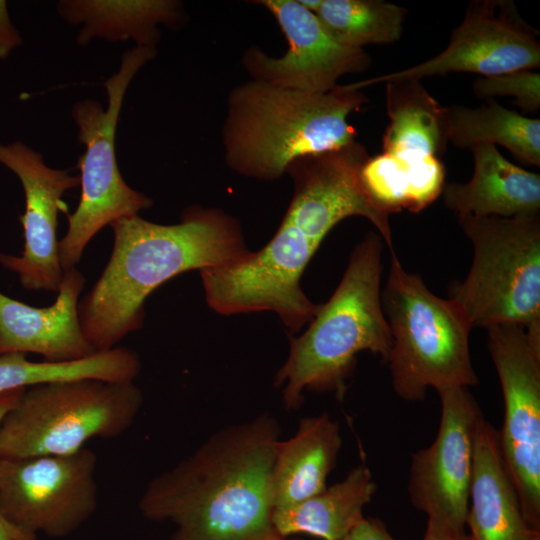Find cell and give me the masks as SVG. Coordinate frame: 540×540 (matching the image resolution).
Returning <instances> with one entry per match:
<instances>
[{
    "label": "cell",
    "instance_id": "obj_9",
    "mask_svg": "<svg viewBox=\"0 0 540 540\" xmlns=\"http://www.w3.org/2000/svg\"><path fill=\"white\" fill-rule=\"evenodd\" d=\"M153 46H135L122 55L119 70L106 80V109L96 100L75 104L72 117L78 139L85 146L79 159L81 195L68 218V229L58 242L63 270L76 267L89 241L106 225L138 215L152 200L122 178L115 153L116 127L126 90L138 70L156 56Z\"/></svg>",
    "mask_w": 540,
    "mask_h": 540
},
{
    "label": "cell",
    "instance_id": "obj_5",
    "mask_svg": "<svg viewBox=\"0 0 540 540\" xmlns=\"http://www.w3.org/2000/svg\"><path fill=\"white\" fill-rule=\"evenodd\" d=\"M382 249V237L369 232L352 251L329 300L303 334L291 337L288 357L274 377L287 410L299 407L304 390L343 398L362 351L387 362L392 338L381 304Z\"/></svg>",
    "mask_w": 540,
    "mask_h": 540
},
{
    "label": "cell",
    "instance_id": "obj_15",
    "mask_svg": "<svg viewBox=\"0 0 540 540\" xmlns=\"http://www.w3.org/2000/svg\"><path fill=\"white\" fill-rule=\"evenodd\" d=\"M0 164L20 180L25 211L19 217L24 232L21 255L0 253V264L18 275L28 290L58 292L64 270L56 237L63 194L80 185V177L48 167L41 154L20 141L0 143Z\"/></svg>",
    "mask_w": 540,
    "mask_h": 540
},
{
    "label": "cell",
    "instance_id": "obj_2",
    "mask_svg": "<svg viewBox=\"0 0 540 540\" xmlns=\"http://www.w3.org/2000/svg\"><path fill=\"white\" fill-rule=\"evenodd\" d=\"M280 433L269 413L216 431L148 483L141 513L173 522L169 540L276 539L271 475Z\"/></svg>",
    "mask_w": 540,
    "mask_h": 540
},
{
    "label": "cell",
    "instance_id": "obj_33",
    "mask_svg": "<svg viewBox=\"0 0 540 540\" xmlns=\"http://www.w3.org/2000/svg\"><path fill=\"white\" fill-rule=\"evenodd\" d=\"M308 11L317 13L323 0H297Z\"/></svg>",
    "mask_w": 540,
    "mask_h": 540
},
{
    "label": "cell",
    "instance_id": "obj_26",
    "mask_svg": "<svg viewBox=\"0 0 540 540\" xmlns=\"http://www.w3.org/2000/svg\"><path fill=\"white\" fill-rule=\"evenodd\" d=\"M316 15L336 40L363 48L397 42L407 10L384 0H323Z\"/></svg>",
    "mask_w": 540,
    "mask_h": 540
},
{
    "label": "cell",
    "instance_id": "obj_20",
    "mask_svg": "<svg viewBox=\"0 0 540 540\" xmlns=\"http://www.w3.org/2000/svg\"><path fill=\"white\" fill-rule=\"evenodd\" d=\"M365 463L340 482L297 504L275 508L272 524L281 537L304 533L322 540H342L364 519L363 509L376 492Z\"/></svg>",
    "mask_w": 540,
    "mask_h": 540
},
{
    "label": "cell",
    "instance_id": "obj_1",
    "mask_svg": "<svg viewBox=\"0 0 540 540\" xmlns=\"http://www.w3.org/2000/svg\"><path fill=\"white\" fill-rule=\"evenodd\" d=\"M285 173L293 196L272 239L230 264L199 271L206 302L222 315L272 311L291 332L310 322L319 305L300 279L328 232L350 216L373 221L377 210L360 180L358 161L333 150L298 157Z\"/></svg>",
    "mask_w": 540,
    "mask_h": 540
},
{
    "label": "cell",
    "instance_id": "obj_10",
    "mask_svg": "<svg viewBox=\"0 0 540 540\" xmlns=\"http://www.w3.org/2000/svg\"><path fill=\"white\" fill-rule=\"evenodd\" d=\"M96 454L0 459V509L19 530L65 537L97 508Z\"/></svg>",
    "mask_w": 540,
    "mask_h": 540
},
{
    "label": "cell",
    "instance_id": "obj_4",
    "mask_svg": "<svg viewBox=\"0 0 540 540\" xmlns=\"http://www.w3.org/2000/svg\"><path fill=\"white\" fill-rule=\"evenodd\" d=\"M366 102L352 83L312 93L248 81L228 97L222 132L225 160L241 175L277 180L292 160L355 141L347 118Z\"/></svg>",
    "mask_w": 540,
    "mask_h": 540
},
{
    "label": "cell",
    "instance_id": "obj_30",
    "mask_svg": "<svg viewBox=\"0 0 540 540\" xmlns=\"http://www.w3.org/2000/svg\"><path fill=\"white\" fill-rule=\"evenodd\" d=\"M0 540H37V536L27 534L12 525L0 509Z\"/></svg>",
    "mask_w": 540,
    "mask_h": 540
},
{
    "label": "cell",
    "instance_id": "obj_34",
    "mask_svg": "<svg viewBox=\"0 0 540 540\" xmlns=\"http://www.w3.org/2000/svg\"><path fill=\"white\" fill-rule=\"evenodd\" d=\"M274 540H303V539H288L287 537H281V536H278L276 539Z\"/></svg>",
    "mask_w": 540,
    "mask_h": 540
},
{
    "label": "cell",
    "instance_id": "obj_32",
    "mask_svg": "<svg viewBox=\"0 0 540 540\" xmlns=\"http://www.w3.org/2000/svg\"><path fill=\"white\" fill-rule=\"evenodd\" d=\"M25 388L14 389L0 393V426L5 415L16 404Z\"/></svg>",
    "mask_w": 540,
    "mask_h": 540
},
{
    "label": "cell",
    "instance_id": "obj_3",
    "mask_svg": "<svg viewBox=\"0 0 540 540\" xmlns=\"http://www.w3.org/2000/svg\"><path fill=\"white\" fill-rule=\"evenodd\" d=\"M110 226L111 256L78 306L82 331L96 351L114 348L142 328L144 302L164 282L230 264L249 252L238 221L218 209L192 206L173 225L134 215Z\"/></svg>",
    "mask_w": 540,
    "mask_h": 540
},
{
    "label": "cell",
    "instance_id": "obj_31",
    "mask_svg": "<svg viewBox=\"0 0 540 540\" xmlns=\"http://www.w3.org/2000/svg\"><path fill=\"white\" fill-rule=\"evenodd\" d=\"M422 540H472V538L466 532L456 533L427 524Z\"/></svg>",
    "mask_w": 540,
    "mask_h": 540
},
{
    "label": "cell",
    "instance_id": "obj_17",
    "mask_svg": "<svg viewBox=\"0 0 540 540\" xmlns=\"http://www.w3.org/2000/svg\"><path fill=\"white\" fill-rule=\"evenodd\" d=\"M466 525L472 540H540V530L524 516L501 455L498 432L484 416L475 435Z\"/></svg>",
    "mask_w": 540,
    "mask_h": 540
},
{
    "label": "cell",
    "instance_id": "obj_22",
    "mask_svg": "<svg viewBox=\"0 0 540 540\" xmlns=\"http://www.w3.org/2000/svg\"><path fill=\"white\" fill-rule=\"evenodd\" d=\"M389 117L382 139L383 152L402 159L440 158L448 144L446 107L421 84L403 79L385 83Z\"/></svg>",
    "mask_w": 540,
    "mask_h": 540
},
{
    "label": "cell",
    "instance_id": "obj_12",
    "mask_svg": "<svg viewBox=\"0 0 540 540\" xmlns=\"http://www.w3.org/2000/svg\"><path fill=\"white\" fill-rule=\"evenodd\" d=\"M540 67L539 31L512 0H473L448 45L409 68L352 83L357 89L389 81L469 72L481 77Z\"/></svg>",
    "mask_w": 540,
    "mask_h": 540
},
{
    "label": "cell",
    "instance_id": "obj_6",
    "mask_svg": "<svg viewBox=\"0 0 540 540\" xmlns=\"http://www.w3.org/2000/svg\"><path fill=\"white\" fill-rule=\"evenodd\" d=\"M381 304L392 344L387 359L394 392L415 402L429 388H469L478 383L465 315L450 299L433 294L422 278L406 271L393 250Z\"/></svg>",
    "mask_w": 540,
    "mask_h": 540
},
{
    "label": "cell",
    "instance_id": "obj_14",
    "mask_svg": "<svg viewBox=\"0 0 540 540\" xmlns=\"http://www.w3.org/2000/svg\"><path fill=\"white\" fill-rule=\"evenodd\" d=\"M279 24L288 41L279 58L251 47L243 55V66L253 80L304 92L324 93L338 79L368 69L371 59L364 48L336 40L317 15L297 0H260Z\"/></svg>",
    "mask_w": 540,
    "mask_h": 540
},
{
    "label": "cell",
    "instance_id": "obj_29",
    "mask_svg": "<svg viewBox=\"0 0 540 540\" xmlns=\"http://www.w3.org/2000/svg\"><path fill=\"white\" fill-rule=\"evenodd\" d=\"M342 540H396L375 518H364Z\"/></svg>",
    "mask_w": 540,
    "mask_h": 540
},
{
    "label": "cell",
    "instance_id": "obj_13",
    "mask_svg": "<svg viewBox=\"0 0 540 540\" xmlns=\"http://www.w3.org/2000/svg\"><path fill=\"white\" fill-rule=\"evenodd\" d=\"M441 416L433 443L412 455L408 494L428 525L465 532L475 435L483 414L468 388L437 391Z\"/></svg>",
    "mask_w": 540,
    "mask_h": 540
},
{
    "label": "cell",
    "instance_id": "obj_18",
    "mask_svg": "<svg viewBox=\"0 0 540 540\" xmlns=\"http://www.w3.org/2000/svg\"><path fill=\"white\" fill-rule=\"evenodd\" d=\"M470 151L474 162L471 179L447 183L442 192L445 206L458 219L539 213V174L514 165L492 144H476Z\"/></svg>",
    "mask_w": 540,
    "mask_h": 540
},
{
    "label": "cell",
    "instance_id": "obj_19",
    "mask_svg": "<svg viewBox=\"0 0 540 540\" xmlns=\"http://www.w3.org/2000/svg\"><path fill=\"white\" fill-rule=\"evenodd\" d=\"M341 446L340 427L328 414L301 419L295 434L276 445L271 475L274 509L323 491Z\"/></svg>",
    "mask_w": 540,
    "mask_h": 540
},
{
    "label": "cell",
    "instance_id": "obj_7",
    "mask_svg": "<svg viewBox=\"0 0 540 540\" xmlns=\"http://www.w3.org/2000/svg\"><path fill=\"white\" fill-rule=\"evenodd\" d=\"M473 246L470 270L450 297L471 327L513 323L540 350V214L458 219Z\"/></svg>",
    "mask_w": 540,
    "mask_h": 540
},
{
    "label": "cell",
    "instance_id": "obj_28",
    "mask_svg": "<svg viewBox=\"0 0 540 540\" xmlns=\"http://www.w3.org/2000/svg\"><path fill=\"white\" fill-rule=\"evenodd\" d=\"M21 44L22 38L10 19L7 2L0 0V61Z\"/></svg>",
    "mask_w": 540,
    "mask_h": 540
},
{
    "label": "cell",
    "instance_id": "obj_11",
    "mask_svg": "<svg viewBox=\"0 0 540 540\" xmlns=\"http://www.w3.org/2000/svg\"><path fill=\"white\" fill-rule=\"evenodd\" d=\"M504 402L498 442L528 523L540 530V350L523 326L486 328Z\"/></svg>",
    "mask_w": 540,
    "mask_h": 540
},
{
    "label": "cell",
    "instance_id": "obj_8",
    "mask_svg": "<svg viewBox=\"0 0 540 540\" xmlns=\"http://www.w3.org/2000/svg\"><path fill=\"white\" fill-rule=\"evenodd\" d=\"M142 404L134 382L81 378L25 388L1 423L0 459L71 454L93 438H116Z\"/></svg>",
    "mask_w": 540,
    "mask_h": 540
},
{
    "label": "cell",
    "instance_id": "obj_25",
    "mask_svg": "<svg viewBox=\"0 0 540 540\" xmlns=\"http://www.w3.org/2000/svg\"><path fill=\"white\" fill-rule=\"evenodd\" d=\"M140 370L138 354L123 346L69 362H33L27 360L24 353H5L0 354V393L81 378L134 382Z\"/></svg>",
    "mask_w": 540,
    "mask_h": 540
},
{
    "label": "cell",
    "instance_id": "obj_16",
    "mask_svg": "<svg viewBox=\"0 0 540 540\" xmlns=\"http://www.w3.org/2000/svg\"><path fill=\"white\" fill-rule=\"evenodd\" d=\"M84 275L64 270L55 302L33 307L0 292V354L35 353L49 362L87 358L96 351L86 339L79 319V298Z\"/></svg>",
    "mask_w": 540,
    "mask_h": 540
},
{
    "label": "cell",
    "instance_id": "obj_24",
    "mask_svg": "<svg viewBox=\"0 0 540 540\" xmlns=\"http://www.w3.org/2000/svg\"><path fill=\"white\" fill-rule=\"evenodd\" d=\"M478 107H446L448 141L460 149L501 145L527 164L540 166V120L507 109L494 99Z\"/></svg>",
    "mask_w": 540,
    "mask_h": 540
},
{
    "label": "cell",
    "instance_id": "obj_27",
    "mask_svg": "<svg viewBox=\"0 0 540 540\" xmlns=\"http://www.w3.org/2000/svg\"><path fill=\"white\" fill-rule=\"evenodd\" d=\"M473 93L484 99L512 96L525 112L540 108V74L533 70H518L489 77H479L472 85Z\"/></svg>",
    "mask_w": 540,
    "mask_h": 540
},
{
    "label": "cell",
    "instance_id": "obj_23",
    "mask_svg": "<svg viewBox=\"0 0 540 540\" xmlns=\"http://www.w3.org/2000/svg\"><path fill=\"white\" fill-rule=\"evenodd\" d=\"M445 174L438 157L411 160L382 152L369 156L361 180L371 199L388 215L403 210L419 213L442 194Z\"/></svg>",
    "mask_w": 540,
    "mask_h": 540
},
{
    "label": "cell",
    "instance_id": "obj_21",
    "mask_svg": "<svg viewBox=\"0 0 540 540\" xmlns=\"http://www.w3.org/2000/svg\"><path fill=\"white\" fill-rule=\"evenodd\" d=\"M57 8L69 23L84 24L77 36L80 45L98 37L156 47L158 25L174 26L182 18L181 3L171 0H65Z\"/></svg>",
    "mask_w": 540,
    "mask_h": 540
}]
</instances>
